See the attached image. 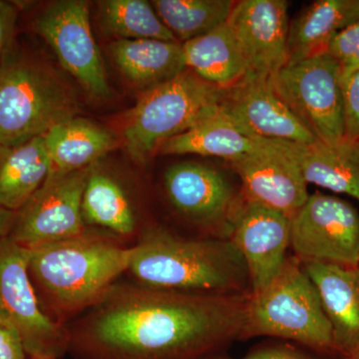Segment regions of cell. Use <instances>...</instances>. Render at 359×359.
I'll return each instance as SVG.
<instances>
[{
	"instance_id": "cell-17",
	"label": "cell",
	"mask_w": 359,
	"mask_h": 359,
	"mask_svg": "<svg viewBox=\"0 0 359 359\" xmlns=\"http://www.w3.org/2000/svg\"><path fill=\"white\" fill-rule=\"evenodd\" d=\"M332 328L335 351L348 359L359 351V264H304Z\"/></svg>"
},
{
	"instance_id": "cell-25",
	"label": "cell",
	"mask_w": 359,
	"mask_h": 359,
	"mask_svg": "<svg viewBox=\"0 0 359 359\" xmlns=\"http://www.w3.org/2000/svg\"><path fill=\"white\" fill-rule=\"evenodd\" d=\"M50 172L44 137L0 149V208L18 212Z\"/></svg>"
},
{
	"instance_id": "cell-7",
	"label": "cell",
	"mask_w": 359,
	"mask_h": 359,
	"mask_svg": "<svg viewBox=\"0 0 359 359\" xmlns=\"http://www.w3.org/2000/svg\"><path fill=\"white\" fill-rule=\"evenodd\" d=\"M30 250L0 240V325L22 340L29 359H61L68 353L67 327L44 313L30 280Z\"/></svg>"
},
{
	"instance_id": "cell-4",
	"label": "cell",
	"mask_w": 359,
	"mask_h": 359,
	"mask_svg": "<svg viewBox=\"0 0 359 359\" xmlns=\"http://www.w3.org/2000/svg\"><path fill=\"white\" fill-rule=\"evenodd\" d=\"M79 112L62 78L14 43L0 62V149L44 136Z\"/></svg>"
},
{
	"instance_id": "cell-33",
	"label": "cell",
	"mask_w": 359,
	"mask_h": 359,
	"mask_svg": "<svg viewBox=\"0 0 359 359\" xmlns=\"http://www.w3.org/2000/svg\"><path fill=\"white\" fill-rule=\"evenodd\" d=\"M15 219V212L0 208V240L8 237Z\"/></svg>"
},
{
	"instance_id": "cell-34",
	"label": "cell",
	"mask_w": 359,
	"mask_h": 359,
	"mask_svg": "<svg viewBox=\"0 0 359 359\" xmlns=\"http://www.w3.org/2000/svg\"><path fill=\"white\" fill-rule=\"evenodd\" d=\"M348 359H359V351H358V353L354 354V355L351 356V358Z\"/></svg>"
},
{
	"instance_id": "cell-26",
	"label": "cell",
	"mask_w": 359,
	"mask_h": 359,
	"mask_svg": "<svg viewBox=\"0 0 359 359\" xmlns=\"http://www.w3.org/2000/svg\"><path fill=\"white\" fill-rule=\"evenodd\" d=\"M236 1L231 0H154L156 13L178 41L203 36L228 20Z\"/></svg>"
},
{
	"instance_id": "cell-28",
	"label": "cell",
	"mask_w": 359,
	"mask_h": 359,
	"mask_svg": "<svg viewBox=\"0 0 359 359\" xmlns=\"http://www.w3.org/2000/svg\"><path fill=\"white\" fill-rule=\"evenodd\" d=\"M344 138L359 141V68L341 70Z\"/></svg>"
},
{
	"instance_id": "cell-14",
	"label": "cell",
	"mask_w": 359,
	"mask_h": 359,
	"mask_svg": "<svg viewBox=\"0 0 359 359\" xmlns=\"http://www.w3.org/2000/svg\"><path fill=\"white\" fill-rule=\"evenodd\" d=\"M292 219L282 212L244 201L229 240L244 259L249 273L250 294H257L280 273L290 248Z\"/></svg>"
},
{
	"instance_id": "cell-11",
	"label": "cell",
	"mask_w": 359,
	"mask_h": 359,
	"mask_svg": "<svg viewBox=\"0 0 359 359\" xmlns=\"http://www.w3.org/2000/svg\"><path fill=\"white\" fill-rule=\"evenodd\" d=\"M95 165L70 173H49L39 190L15 212L8 238L33 250L86 233L82 197Z\"/></svg>"
},
{
	"instance_id": "cell-9",
	"label": "cell",
	"mask_w": 359,
	"mask_h": 359,
	"mask_svg": "<svg viewBox=\"0 0 359 359\" xmlns=\"http://www.w3.org/2000/svg\"><path fill=\"white\" fill-rule=\"evenodd\" d=\"M163 186L174 212L203 238L229 240L245 199L241 186L226 172L202 163L182 162L168 168Z\"/></svg>"
},
{
	"instance_id": "cell-27",
	"label": "cell",
	"mask_w": 359,
	"mask_h": 359,
	"mask_svg": "<svg viewBox=\"0 0 359 359\" xmlns=\"http://www.w3.org/2000/svg\"><path fill=\"white\" fill-rule=\"evenodd\" d=\"M99 21L108 34L118 39H155L179 42L145 0H105L98 2Z\"/></svg>"
},
{
	"instance_id": "cell-20",
	"label": "cell",
	"mask_w": 359,
	"mask_h": 359,
	"mask_svg": "<svg viewBox=\"0 0 359 359\" xmlns=\"http://www.w3.org/2000/svg\"><path fill=\"white\" fill-rule=\"evenodd\" d=\"M359 20V0H318L297 14L289 26L287 65L327 52L332 39Z\"/></svg>"
},
{
	"instance_id": "cell-10",
	"label": "cell",
	"mask_w": 359,
	"mask_h": 359,
	"mask_svg": "<svg viewBox=\"0 0 359 359\" xmlns=\"http://www.w3.org/2000/svg\"><path fill=\"white\" fill-rule=\"evenodd\" d=\"M32 27L90 97L102 100L111 95L102 56L92 34L87 2L52 1L34 16Z\"/></svg>"
},
{
	"instance_id": "cell-18",
	"label": "cell",
	"mask_w": 359,
	"mask_h": 359,
	"mask_svg": "<svg viewBox=\"0 0 359 359\" xmlns=\"http://www.w3.org/2000/svg\"><path fill=\"white\" fill-rule=\"evenodd\" d=\"M290 158L308 184L351 196L359 203V141L311 144L266 140Z\"/></svg>"
},
{
	"instance_id": "cell-16",
	"label": "cell",
	"mask_w": 359,
	"mask_h": 359,
	"mask_svg": "<svg viewBox=\"0 0 359 359\" xmlns=\"http://www.w3.org/2000/svg\"><path fill=\"white\" fill-rule=\"evenodd\" d=\"M230 161L244 199L282 212L290 219L308 200V183L294 161L273 147Z\"/></svg>"
},
{
	"instance_id": "cell-1",
	"label": "cell",
	"mask_w": 359,
	"mask_h": 359,
	"mask_svg": "<svg viewBox=\"0 0 359 359\" xmlns=\"http://www.w3.org/2000/svg\"><path fill=\"white\" fill-rule=\"evenodd\" d=\"M248 295L191 294L118 280L66 325L74 359H209L242 337Z\"/></svg>"
},
{
	"instance_id": "cell-21",
	"label": "cell",
	"mask_w": 359,
	"mask_h": 359,
	"mask_svg": "<svg viewBox=\"0 0 359 359\" xmlns=\"http://www.w3.org/2000/svg\"><path fill=\"white\" fill-rule=\"evenodd\" d=\"M43 137L50 161L49 173H70L93 166L117 145L110 131L79 116L56 125Z\"/></svg>"
},
{
	"instance_id": "cell-3",
	"label": "cell",
	"mask_w": 359,
	"mask_h": 359,
	"mask_svg": "<svg viewBox=\"0 0 359 359\" xmlns=\"http://www.w3.org/2000/svg\"><path fill=\"white\" fill-rule=\"evenodd\" d=\"M133 245L103 231L30 250V280L52 320L67 325L103 297L128 271Z\"/></svg>"
},
{
	"instance_id": "cell-23",
	"label": "cell",
	"mask_w": 359,
	"mask_h": 359,
	"mask_svg": "<svg viewBox=\"0 0 359 359\" xmlns=\"http://www.w3.org/2000/svg\"><path fill=\"white\" fill-rule=\"evenodd\" d=\"M182 46L186 67L219 88L235 86L250 73L247 59L226 22Z\"/></svg>"
},
{
	"instance_id": "cell-30",
	"label": "cell",
	"mask_w": 359,
	"mask_h": 359,
	"mask_svg": "<svg viewBox=\"0 0 359 359\" xmlns=\"http://www.w3.org/2000/svg\"><path fill=\"white\" fill-rule=\"evenodd\" d=\"M327 52L339 63L342 71L359 68V20L337 33Z\"/></svg>"
},
{
	"instance_id": "cell-8",
	"label": "cell",
	"mask_w": 359,
	"mask_h": 359,
	"mask_svg": "<svg viewBox=\"0 0 359 359\" xmlns=\"http://www.w3.org/2000/svg\"><path fill=\"white\" fill-rule=\"evenodd\" d=\"M287 107L325 144L344 139L341 67L327 52L287 65L269 78Z\"/></svg>"
},
{
	"instance_id": "cell-19",
	"label": "cell",
	"mask_w": 359,
	"mask_h": 359,
	"mask_svg": "<svg viewBox=\"0 0 359 359\" xmlns=\"http://www.w3.org/2000/svg\"><path fill=\"white\" fill-rule=\"evenodd\" d=\"M82 216L87 229L103 231L129 245H134L145 229L125 187L98 163L87 179Z\"/></svg>"
},
{
	"instance_id": "cell-12",
	"label": "cell",
	"mask_w": 359,
	"mask_h": 359,
	"mask_svg": "<svg viewBox=\"0 0 359 359\" xmlns=\"http://www.w3.org/2000/svg\"><path fill=\"white\" fill-rule=\"evenodd\" d=\"M290 248L302 264L358 266V209L335 196L309 195L292 219Z\"/></svg>"
},
{
	"instance_id": "cell-31",
	"label": "cell",
	"mask_w": 359,
	"mask_h": 359,
	"mask_svg": "<svg viewBox=\"0 0 359 359\" xmlns=\"http://www.w3.org/2000/svg\"><path fill=\"white\" fill-rule=\"evenodd\" d=\"M20 11L18 2L0 0V62L15 43L16 23Z\"/></svg>"
},
{
	"instance_id": "cell-24",
	"label": "cell",
	"mask_w": 359,
	"mask_h": 359,
	"mask_svg": "<svg viewBox=\"0 0 359 359\" xmlns=\"http://www.w3.org/2000/svg\"><path fill=\"white\" fill-rule=\"evenodd\" d=\"M266 146L264 139L252 138L219 111L185 133L161 144L157 154L209 156L230 162Z\"/></svg>"
},
{
	"instance_id": "cell-2",
	"label": "cell",
	"mask_w": 359,
	"mask_h": 359,
	"mask_svg": "<svg viewBox=\"0 0 359 359\" xmlns=\"http://www.w3.org/2000/svg\"><path fill=\"white\" fill-rule=\"evenodd\" d=\"M148 289L191 294L248 295L250 276L230 240L183 237L150 223L133 245L127 273Z\"/></svg>"
},
{
	"instance_id": "cell-6",
	"label": "cell",
	"mask_w": 359,
	"mask_h": 359,
	"mask_svg": "<svg viewBox=\"0 0 359 359\" xmlns=\"http://www.w3.org/2000/svg\"><path fill=\"white\" fill-rule=\"evenodd\" d=\"M224 92L189 68L146 90L125 116V149L137 164H146L161 144L219 113Z\"/></svg>"
},
{
	"instance_id": "cell-29",
	"label": "cell",
	"mask_w": 359,
	"mask_h": 359,
	"mask_svg": "<svg viewBox=\"0 0 359 359\" xmlns=\"http://www.w3.org/2000/svg\"><path fill=\"white\" fill-rule=\"evenodd\" d=\"M209 359H337L321 355L304 347L287 341L268 342L250 349L241 358H233L226 353Z\"/></svg>"
},
{
	"instance_id": "cell-32",
	"label": "cell",
	"mask_w": 359,
	"mask_h": 359,
	"mask_svg": "<svg viewBox=\"0 0 359 359\" xmlns=\"http://www.w3.org/2000/svg\"><path fill=\"white\" fill-rule=\"evenodd\" d=\"M0 359H29L20 335L0 325Z\"/></svg>"
},
{
	"instance_id": "cell-5",
	"label": "cell",
	"mask_w": 359,
	"mask_h": 359,
	"mask_svg": "<svg viewBox=\"0 0 359 359\" xmlns=\"http://www.w3.org/2000/svg\"><path fill=\"white\" fill-rule=\"evenodd\" d=\"M269 337L340 359L318 290L294 256L268 287L250 294L241 340Z\"/></svg>"
},
{
	"instance_id": "cell-22",
	"label": "cell",
	"mask_w": 359,
	"mask_h": 359,
	"mask_svg": "<svg viewBox=\"0 0 359 359\" xmlns=\"http://www.w3.org/2000/svg\"><path fill=\"white\" fill-rule=\"evenodd\" d=\"M109 50L124 76L145 91L187 69L180 42L117 39L110 44Z\"/></svg>"
},
{
	"instance_id": "cell-13",
	"label": "cell",
	"mask_w": 359,
	"mask_h": 359,
	"mask_svg": "<svg viewBox=\"0 0 359 359\" xmlns=\"http://www.w3.org/2000/svg\"><path fill=\"white\" fill-rule=\"evenodd\" d=\"M219 112L252 138L299 144L318 141L283 102L269 78L249 73L224 89Z\"/></svg>"
},
{
	"instance_id": "cell-15",
	"label": "cell",
	"mask_w": 359,
	"mask_h": 359,
	"mask_svg": "<svg viewBox=\"0 0 359 359\" xmlns=\"http://www.w3.org/2000/svg\"><path fill=\"white\" fill-rule=\"evenodd\" d=\"M285 0L236 1L226 23L240 44L250 74L271 78L289 62Z\"/></svg>"
}]
</instances>
